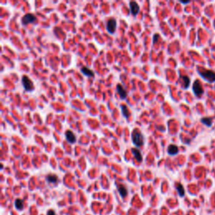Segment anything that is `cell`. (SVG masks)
<instances>
[{
	"mask_svg": "<svg viewBox=\"0 0 215 215\" xmlns=\"http://www.w3.org/2000/svg\"><path fill=\"white\" fill-rule=\"evenodd\" d=\"M131 138H132V141L134 143V144L135 146H137V147H140V146H141V145L144 144V137L142 135V133L140 132L138 130H135L133 131Z\"/></svg>",
	"mask_w": 215,
	"mask_h": 215,
	"instance_id": "obj_1",
	"label": "cell"
},
{
	"mask_svg": "<svg viewBox=\"0 0 215 215\" xmlns=\"http://www.w3.org/2000/svg\"><path fill=\"white\" fill-rule=\"evenodd\" d=\"M200 76L203 79L207 80L209 83H213L215 82V72L211 70H202L199 71Z\"/></svg>",
	"mask_w": 215,
	"mask_h": 215,
	"instance_id": "obj_2",
	"label": "cell"
},
{
	"mask_svg": "<svg viewBox=\"0 0 215 215\" xmlns=\"http://www.w3.org/2000/svg\"><path fill=\"white\" fill-rule=\"evenodd\" d=\"M22 84L27 92H32L34 90V84L32 81L27 76H24L22 77Z\"/></svg>",
	"mask_w": 215,
	"mask_h": 215,
	"instance_id": "obj_3",
	"label": "cell"
},
{
	"mask_svg": "<svg viewBox=\"0 0 215 215\" xmlns=\"http://www.w3.org/2000/svg\"><path fill=\"white\" fill-rule=\"evenodd\" d=\"M192 91H193V92H194V94L196 95V96H201V95L203 93V87H202V85H201V83L198 82V81H195L194 83H193V85H192Z\"/></svg>",
	"mask_w": 215,
	"mask_h": 215,
	"instance_id": "obj_4",
	"label": "cell"
},
{
	"mask_svg": "<svg viewBox=\"0 0 215 215\" xmlns=\"http://www.w3.org/2000/svg\"><path fill=\"white\" fill-rule=\"evenodd\" d=\"M116 26H117V22L114 19H110L109 20H108L106 24L107 30L109 34H114L116 30Z\"/></svg>",
	"mask_w": 215,
	"mask_h": 215,
	"instance_id": "obj_5",
	"label": "cell"
},
{
	"mask_svg": "<svg viewBox=\"0 0 215 215\" xmlns=\"http://www.w3.org/2000/svg\"><path fill=\"white\" fill-rule=\"evenodd\" d=\"M36 18L35 15H31V14H27L22 18V24L25 25V24H30V23H33L34 21H36Z\"/></svg>",
	"mask_w": 215,
	"mask_h": 215,
	"instance_id": "obj_6",
	"label": "cell"
},
{
	"mask_svg": "<svg viewBox=\"0 0 215 215\" xmlns=\"http://www.w3.org/2000/svg\"><path fill=\"white\" fill-rule=\"evenodd\" d=\"M130 12L133 15H136L140 12V6L139 4L135 1H132L130 3Z\"/></svg>",
	"mask_w": 215,
	"mask_h": 215,
	"instance_id": "obj_7",
	"label": "cell"
},
{
	"mask_svg": "<svg viewBox=\"0 0 215 215\" xmlns=\"http://www.w3.org/2000/svg\"><path fill=\"white\" fill-rule=\"evenodd\" d=\"M66 139L70 144H74L76 142V136L71 130H67L66 132Z\"/></svg>",
	"mask_w": 215,
	"mask_h": 215,
	"instance_id": "obj_8",
	"label": "cell"
},
{
	"mask_svg": "<svg viewBox=\"0 0 215 215\" xmlns=\"http://www.w3.org/2000/svg\"><path fill=\"white\" fill-rule=\"evenodd\" d=\"M116 89H117V92H118V93L119 94V97H120L121 99H125L127 97V92L126 90L123 88V86L120 85V84H118Z\"/></svg>",
	"mask_w": 215,
	"mask_h": 215,
	"instance_id": "obj_9",
	"label": "cell"
},
{
	"mask_svg": "<svg viewBox=\"0 0 215 215\" xmlns=\"http://www.w3.org/2000/svg\"><path fill=\"white\" fill-rule=\"evenodd\" d=\"M167 152L168 154L171 155V156L177 155V154L178 153V147H177V145H175V144H170L169 147H168Z\"/></svg>",
	"mask_w": 215,
	"mask_h": 215,
	"instance_id": "obj_10",
	"label": "cell"
},
{
	"mask_svg": "<svg viewBox=\"0 0 215 215\" xmlns=\"http://www.w3.org/2000/svg\"><path fill=\"white\" fill-rule=\"evenodd\" d=\"M132 153L134 154V156H135V160L137 161L140 162L142 161V156H141V152H140V150H139V149H132Z\"/></svg>",
	"mask_w": 215,
	"mask_h": 215,
	"instance_id": "obj_11",
	"label": "cell"
},
{
	"mask_svg": "<svg viewBox=\"0 0 215 215\" xmlns=\"http://www.w3.org/2000/svg\"><path fill=\"white\" fill-rule=\"evenodd\" d=\"M117 187H118V192H119V194H120L121 197H126L127 193H128V191H127L126 187H125L124 185H121V184L117 186Z\"/></svg>",
	"mask_w": 215,
	"mask_h": 215,
	"instance_id": "obj_12",
	"label": "cell"
},
{
	"mask_svg": "<svg viewBox=\"0 0 215 215\" xmlns=\"http://www.w3.org/2000/svg\"><path fill=\"white\" fill-rule=\"evenodd\" d=\"M81 71H82V73L84 74L85 76H87V77H92L94 76L93 71H92V70H90V69L88 67H83L82 69H81Z\"/></svg>",
	"mask_w": 215,
	"mask_h": 215,
	"instance_id": "obj_13",
	"label": "cell"
},
{
	"mask_svg": "<svg viewBox=\"0 0 215 215\" xmlns=\"http://www.w3.org/2000/svg\"><path fill=\"white\" fill-rule=\"evenodd\" d=\"M15 208L18 210H22L24 209V201L22 199H16L15 203Z\"/></svg>",
	"mask_w": 215,
	"mask_h": 215,
	"instance_id": "obj_14",
	"label": "cell"
},
{
	"mask_svg": "<svg viewBox=\"0 0 215 215\" xmlns=\"http://www.w3.org/2000/svg\"><path fill=\"white\" fill-rule=\"evenodd\" d=\"M182 79L183 81V88L187 89L190 85V78L187 76H182Z\"/></svg>",
	"mask_w": 215,
	"mask_h": 215,
	"instance_id": "obj_15",
	"label": "cell"
},
{
	"mask_svg": "<svg viewBox=\"0 0 215 215\" xmlns=\"http://www.w3.org/2000/svg\"><path fill=\"white\" fill-rule=\"evenodd\" d=\"M201 122H202L203 124H205V125L208 127L212 126L213 122H212V118H209V117H205V118H201Z\"/></svg>",
	"mask_w": 215,
	"mask_h": 215,
	"instance_id": "obj_16",
	"label": "cell"
},
{
	"mask_svg": "<svg viewBox=\"0 0 215 215\" xmlns=\"http://www.w3.org/2000/svg\"><path fill=\"white\" fill-rule=\"evenodd\" d=\"M46 181L49 183H56L58 182V177L56 175H49L46 177Z\"/></svg>",
	"mask_w": 215,
	"mask_h": 215,
	"instance_id": "obj_17",
	"label": "cell"
},
{
	"mask_svg": "<svg viewBox=\"0 0 215 215\" xmlns=\"http://www.w3.org/2000/svg\"><path fill=\"white\" fill-rule=\"evenodd\" d=\"M176 188H177V191L180 197H183L185 195V190H184V187L182 184H177Z\"/></svg>",
	"mask_w": 215,
	"mask_h": 215,
	"instance_id": "obj_18",
	"label": "cell"
},
{
	"mask_svg": "<svg viewBox=\"0 0 215 215\" xmlns=\"http://www.w3.org/2000/svg\"><path fill=\"white\" fill-rule=\"evenodd\" d=\"M122 114L124 115V118H129V110H128V108H126V106H122Z\"/></svg>",
	"mask_w": 215,
	"mask_h": 215,
	"instance_id": "obj_19",
	"label": "cell"
},
{
	"mask_svg": "<svg viewBox=\"0 0 215 215\" xmlns=\"http://www.w3.org/2000/svg\"><path fill=\"white\" fill-rule=\"evenodd\" d=\"M47 215H56V212L54 211V210H49L48 211V213H47Z\"/></svg>",
	"mask_w": 215,
	"mask_h": 215,
	"instance_id": "obj_20",
	"label": "cell"
},
{
	"mask_svg": "<svg viewBox=\"0 0 215 215\" xmlns=\"http://www.w3.org/2000/svg\"><path fill=\"white\" fill-rule=\"evenodd\" d=\"M158 38H159V36H158V35H156V36H154V38H153L154 42L157 41V39H158Z\"/></svg>",
	"mask_w": 215,
	"mask_h": 215,
	"instance_id": "obj_21",
	"label": "cell"
},
{
	"mask_svg": "<svg viewBox=\"0 0 215 215\" xmlns=\"http://www.w3.org/2000/svg\"><path fill=\"white\" fill-rule=\"evenodd\" d=\"M180 3H183V4H187V3H190V1H187V2H184V1H181Z\"/></svg>",
	"mask_w": 215,
	"mask_h": 215,
	"instance_id": "obj_22",
	"label": "cell"
}]
</instances>
